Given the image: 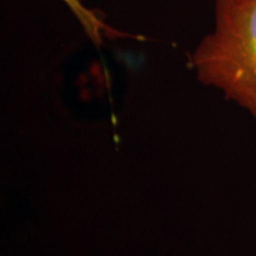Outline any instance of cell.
<instances>
[{"label": "cell", "instance_id": "1", "mask_svg": "<svg viewBox=\"0 0 256 256\" xmlns=\"http://www.w3.org/2000/svg\"><path fill=\"white\" fill-rule=\"evenodd\" d=\"M215 19L192 54V69L256 120V0H216Z\"/></svg>", "mask_w": 256, "mask_h": 256}, {"label": "cell", "instance_id": "2", "mask_svg": "<svg viewBox=\"0 0 256 256\" xmlns=\"http://www.w3.org/2000/svg\"><path fill=\"white\" fill-rule=\"evenodd\" d=\"M70 8V11L75 14L78 20L81 23L83 30L88 34L92 43L100 46L104 40V37H130V34L120 32L110 28L104 22V19L98 17L92 10H89L82 4L81 0H62Z\"/></svg>", "mask_w": 256, "mask_h": 256}]
</instances>
